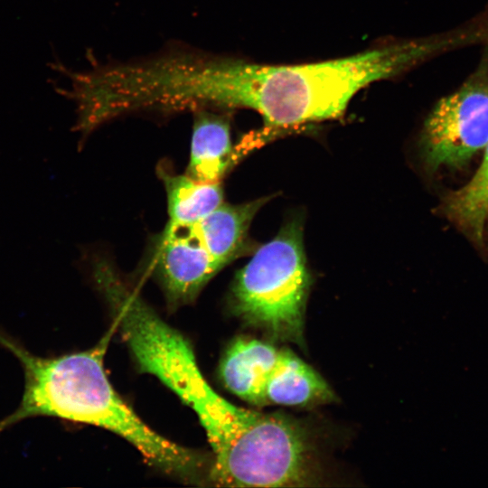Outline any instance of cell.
Masks as SVG:
<instances>
[{"label": "cell", "mask_w": 488, "mask_h": 488, "mask_svg": "<svg viewBox=\"0 0 488 488\" xmlns=\"http://www.w3.org/2000/svg\"><path fill=\"white\" fill-rule=\"evenodd\" d=\"M95 286L108 304L139 369L197 415L212 448L210 479L227 487H299L314 480L305 430L281 414L237 407L206 381L187 339L139 296L114 267Z\"/></svg>", "instance_id": "1"}, {"label": "cell", "mask_w": 488, "mask_h": 488, "mask_svg": "<svg viewBox=\"0 0 488 488\" xmlns=\"http://www.w3.org/2000/svg\"><path fill=\"white\" fill-rule=\"evenodd\" d=\"M444 40L408 41L350 57L300 65L258 63L254 111L268 130L340 117L362 88L398 75L444 47Z\"/></svg>", "instance_id": "2"}, {"label": "cell", "mask_w": 488, "mask_h": 488, "mask_svg": "<svg viewBox=\"0 0 488 488\" xmlns=\"http://www.w3.org/2000/svg\"><path fill=\"white\" fill-rule=\"evenodd\" d=\"M311 282L303 223L294 218L239 270L231 305L244 321L277 339L301 344Z\"/></svg>", "instance_id": "3"}, {"label": "cell", "mask_w": 488, "mask_h": 488, "mask_svg": "<svg viewBox=\"0 0 488 488\" xmlns=\"http://www.w3.org/2000/svg\"><path fill=\"white\" fill-rule=\"evenodd\" d=\"M488 143V56L427 117L420 153L427 170L465 165Z\"/></svg>", "instance_id": "4"}, {"label": "cell", "mask_w": 488, "mask_h": 488, "mask_svg": "<svg viewBox=\"0 0 488 488\" xmlns=\"http://www.w3.org/2000/svg\"><path fill=\"white\" fill-rule=\"evenodd\" d=\"M221 269L191 226L165 228L155 254V270L169 302L193 300Z\"/></svg>", "instance_id": "5"}, {"label": "cell", "mask_w": 488, "mask_h": 488, "mask_svg": "<svg viewBox=\"0 0 488 488\" xmlns=\"http://www.w3.org/2000/svg\"><path fill=\"white\" fill-rule=\"evenodd\" d=\"M192 111L191 152L185 174L199 182H221L239 157L231 142L230 111Z\"/></svg>", "instance_id": "6"}, {"label": "cell", "mask_w": 488, "mask_h": 488, "mask_svg": "<svg viewBox=\"0 0 488 488\" xmlns=\"http://www.w3.org/2000/svg\"><path fill=\"white\" fill-rule=\"evenodd\" d=\"M281 349L257 339L239 338L227 350L220 374L226 388L253 405H267L265 389Z\"/></svg>", "instance_id": "7"}, {"label": "cell", "mask_w": 488, "mask_h": 488, "mask_svg": "<svg viewBox=\"0 0 488 488\" xmlns=\"http://www.w3.org/2000/svg\"><path fill=\"white\" fill-rule=\"evenodd\" d=\"M268 201L259 198L240 204L222 202L191 228L212 258L223 268L248 249L249 226Z\"/></svg>", "instance_id": "8"}, {"label": "cell", "mask_w": 488, "mask_h": 488, "mask_svg": "<svg viewBox=\"0 0 488 488\" xmlns=\"http://www.w3.org/2000/svg\"><path fill=\"white\" fill-rule=\"evenodd\" d=\"M267 404L307 407L333 400L324 379L289 350L281 349L265 389Z\"/></svg>", "instance_id": "9"}, {"label": "cell", "mask_w": 488, "mask_h": 488, "mask_svg": "<svg viewBox=\"0 0 488 488\" xmlns=\"http://www.w3.org/2000/svg\"><path fill=\"white\" fill-rule=\"evenodd\" d=\"M158 174L167 197L168 229L193 225L223 202L221 182L196 181L187 174H176L160 167Z\"/></svg>", "instance_id": "10"}, {"label": "cell", "mask_w": 488, "mask_h": 488, "mask_svg": "<svg viewBox=\"0 0 488 488\" xmlns=\"http://www.w3.org/2000/svg\"><path fill=\"white\" fill-rule=\"evenodd\" d=\"M442 212L474 242H483L488 220V143L479 168L466 184L444 199Z\"/></svg>", "instance_id": "11"}]
</instances>
